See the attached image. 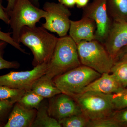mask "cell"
<instances>
[{
  "label": "cell",
  "instance_id": "6da1fadb",
  "mask_svg": "<svg viewBox=\"0 0 127 127\" xmlns=\"http://www.w3.org/2000/svg\"><path fill=\"white\" fill-rule=\"evenodd\" d=\"M58 38L42 26H25L21 31L19 43L28 48L33 56L32 64L35 67L47 63L51 57Z\"/></svg>",
  "mask_w": 127,
  "mask_h": 127
},
{
  "label": "cell",
  "instance_id": "7a4b0ae2",
  "mask_svg": "<svg viewBox=\"0 0 127 127\" xmlns=\"http://www.w3.org/2000/svg\"><path fill=\"white\" fill-rule=\"evenodd\" d=\"M81 65L76 43L69 35L60 37L47 63L45 75L52 79Z\"/></svg>",
  "mask_w": 127,
  "mask_h": 127
},
{
  "label": "cell",
  "instance_id": "3957f363",
  "mask_svg": "<svg viewBox=\"0 0 127 127\" xmlns=\"http://www.w3.org/2000/svg\"><path fill=\"white\" fill-rule=\"evenodd\" d=\"M78 53L81 65L87 66L102 74L110 73L114 64L103 43L96 40L82 41L77 44Z\"/></svg>",
  "mask_w": 127,
  "mask_h": 127
},
{
  "label": "cell",
  "instance_id": "277c9868",
  "mask_svg": "<svg viewBox=\"0 0 127 127\" xmlns=\"http://www.w3.org/2000/svg\"><path fill=\"white\" fill-rule=\"evenodd\" d=\"M12 37L19 43L21 31L25 26L34 27L41 18L45 17L46 12L32 4L29 0H16L13 9L8 14Z\"/></svg>",
  "mask_w": 127,
  "mask_h": 127
},
{
  "label": "cell",
  "instance_id": "5b68a950",
  "mask_svg": "<svg viewBox=\"0 0 127 127\" xmlns=\"http://www.w3.org/2000/svg\"><path fill=\"white\" fill-rule=\"evenodd\" d=\"M101 74L87 66L81 65L52 79L61 92L71 97L81 93L83 90Z\"/></svg>",
  "mask_w": 127,
  "mask_h": 127
},
{
  "label": "cell",
  "instance_id": "8992f818",
  "mask_svg": "<svg viewBox=\"0 0 127 127\" xmlns=\"http://www.w3.org/2000/svg\"><path fill=\"white\" fill-rule=\"evenodd\" d=\"M112 94L87 91L72 96L90 120L111 116L114 111L111 100Z\"/></svg>",
  "mask_w": 127,
  "mask_h": 127
},
{
  "label": "cell",
  "instance_id": "52a82bcc",
  "mask_svg": "<svg viewBox=\"0 0 127 127\" xmlns=\"http://www.w3.org/2000/svg\"><path fill=\"white\" fill-rule=\"evenodd\" d=\"M43 10L46 12L45 22L42 26L46 30L58 35L59 37L67 35L70 29L71 15L68 7L59 3L46 2Z\"/></svg>",
  "mask_w": 127,
  "mask_h": 127
},
{
  "label": "cell",
  "instance_id": "ba28073f",
  "mask_svg": "<svg viewBox=\"0 0 127 127\" xmlns=\"http://www.w3.org/2000/svg\"><path fill=\"white\" fill-rule=\"evenodd\" d=\"M82 17L95 21L96 27L95 40L103 44L113 21L108 13L106 0H92L83 8Z\"/></svg>",
  "mask_w": 127,
  "mask_h": 127
},
{
  "label": "cell",
  "instance_id": "9c48e42d",
  "mask_svg": "<svg viewBox=\"0 0 127 127\" xmlns=\"http://www.w3.org/2000/svg\"><path fill=\"white\" fill-rule=\"evenodd\" d=\"M46 68L47 63H44L31 70L10 71L0 76V85L18 90H31L36 81L45 74Z\"/></svg>",
  "mask_w": 127,
  "mask_h": 127
},
{
  "label": "cell",
  "instance_id": "30bf717a",
  "mask_svg": "<svg viewBox=\"0 0 127 127\" xmlns=\"http://www.w3.org/2000/svg\"><path fill=\"white\" fill-rule=\"evenodd\" d=\"M48 112L58 121L82 113L80 107L72 97L63 93L48 99Z\"/></svg>",
  "mask_w": 127,
  "mask_h": 127
},
{
  "label": "cell",
  "instance_id": "8fae6325",
  "mask_svg": "<svg viewBox=\"0 0 127 127\" xmlns=\"http://www.w3.org/2000/svg\"><path fill=\"white\" fill-rule=\"evenodd\" d=\"M103 45L114 60L120 50L127 45V21H113Z\"/></svg>",
  "mask_w": 127,
  "mask_h": 127
},
{
  "label": "cell",
  "instance_id": "7c38bea8",
  "mask_svg": "<svg viewBox=\"0 0 127 127\" xmlns=\"http://www.w3.org/2000/svg\"><path fill=\"white\" fill-rule=\"evenodd\" d=\"M96 24L91 18L82 17L78 21H70L69 36L77 44L82 41L95 40Z\"/></svg>",
  "mask_w": 127,
  "mask_h": 127
},
{
  "label": "cell",
  "instance_id": "4fadbf2b",
  "mask_svg": "<svg viewBox=\"0 0 127 127\" xmlns=\"http://www.w3.org/2000/svg\"><path fill=\"white\" fill-rule=\"evenodd\" d=\"M37 112V109L27 108L16 102L4 127H32Z\"/></svg>",
  "mask_w": 127,
  "mask_h": 127
},
{
  "label": "cell",
  "instance_id": "5bb4252c",
  "mask_svg": "<svg viewBox=\"0 0 127 127\" xmlns=\"http://www.w3.org/2000/svg\"><path fill=\"white\" fill-rule=\"evenodd\" d=\"M110 73H105L102 74L101 77L86 87L81 93L87 91H93L105 94H113L124 88L115 76Z\"/></svg>",
  "mask_w": 127,
  "mask_h": 127
},
{
  "label": "cell",
  "instance_id": "9a60e30c",
  "mask_svg": "<svg viewBox=\"0 0 127 127\" xmlns=\"http://www.w3.org/2000/svg\"><path fill=\"white\" fill-rule=\"evenodd\" d=\"M31 90L44 98H49L62 93L55 85L52 79L45 75L37 79L32 87Z\"/></svg>",
  "mask_w": 127,
  "mask_h": 127
},
{
  "label": "cell",
  "instance_id": "2e32d148",
  "mask_svg": "<svg viewBox=\"0 0 127 127\" xmlns=\"http://www.w3.org/2000/svg\"><path fill=\"white\" fill-rule=\"evenodd\" d=\"M47 108L48 103L43 100L37 109L32 127H62L58 121L49 115Z\"/></svg>",
  "mask_w": 127,
  "mask_h": 127
},
{
  "label": "cell",
  "instance_id": "e0dca14e",
  "mask_svg": "<svg viewBox=\"0 0 127 127\" xmlns=\"http://www.w3.org/2000/svg\"><path fill=\"white\" fill-rule=\"evenodd\" d=\"M108 11L113 21H127V0H106Z\"/></svg>",
  "mask_w": 127,
  "mask_h": 127
},
{
  "label": "cell",
  "instance_id": "ac0fdd59",
  "mask_svg": "<svg viewBox=\"0 0 127 127\" xmlns=\"http://www.w3.org/2000/svg\"><path fill=\"white\" fill-rule=\"evenodd\" d=\"M44 99L31 89L26 91L17 102L27 108L37 109Z\"/></svg>",
  "mask_w": 127,
  "mask_h": 127
},
{
  "label": "cell",
  "instance_id": "d6986e66",
  "mask_svg": "<svg viewBox=\"0 0 127 127\" xmlns=\"http://www.w3.org/2000/svg\"><path fill=\"white\" fill-rule=\"evenodd\" d=\"M110 73L115 76L123 87H127V60L115 63Z\"/></svg>",
  "mask_w": 127,
  "mask_h": 127
},
{
  "label": "cell",
  "instance_id": "ffe728a7",
  "mask_svg": "<svg viewBox=\"0 0 127 127\" xmlns=\"http://www.w3.org/2000/svg\"><path fill=\"white\" fill-rule=\"evenodd\" d=\"M89 120L82 113L73 115L59 120L63 127H87Z\"/></svg>",
  "mask_w": 127,
  "mask_h": 127
},
{
  "label": "cell",
  "instance_id": "44dd1931",
  "mask_svg": "<svg viewBox=\"0 0 127 127\" xmlns=\"http://www.w3.org/2000/svg\"><path fill=\"white\" fill-rule=\"evenodd\" d=\"M111 100L114 111L127 108V87L112 94Z\"/></svg>",
  "mask_w": 127,
  "mask_h": 127
},
{
  "label": "cell",
  "instance_id": "7402d4cb",
  "mask_svg": "<svg viewBox=\"0 0 127 127\" xmlns=\"http://www.w3.org/2000/svg\"><path fill=\"white\" fill-rule=\"evenodd\" d=\"M26 91L0 85V100L10 99L17 102Z\"/></svg>",
  "mask_w": 127,
  "mask_h": 127
},
{
  "label": "cell",
  "instance_id": "603a6c76",
  "mask_svg": "<svg viewBox=\"0 0 127 127\" xmlns=\"http://www.w3.org/2000/svg\"><path fill=\"white\" fill-rule=\"evenodd\" d=\"M16 102L14 100H0V127H4L11 111Z\"/></svg>",
  "mask_w": 127,
  "mask_h": 127
},
{
  "label": "cell",
  "instance_id": "cb8c5ba5",
  "mask_svg": "<svg viewBox=\"0 0 127 127\" xmlns=\"http://www.w3.org/2000/svg\"><path fill=\"white\" fill-rule=\"evenodd\" d=\"M87 127H119V126L109 116L96 120H89Z\"/></svg>",
  "mask_w": 127,
  "mask_h": 127
},
{
  "label": "cell",
  "instance_id": "d4e9b609",
  "mask_svg": "<svg viewBox=\"0 0 127 127\" xmlns=\"http://www.w3.org/2000/svg\"><path fill=\"white\" fill-rule=\"evenodd\" d=\"M110 116L119 127H127V108L114 111Z\"/></svg>",
  "mask_w": 127,
  "mask_h": 127
},
{
  "label": "cell",
  "instance_id": "484cf974",
  "mask_svg": "<svg viewBox=\"0 0 127 127\" xmlns=\"http://www.w3.org/2000/svg\"><path fill=\"white\" fill-rule=\"evenodd\" d=\"M12 32H5L1 31L0 28V40L3 41L10 44L16 49L24 53H27L25 50L21 47L20 43H17L12 38Z\"/></svg>",
  "mask_w": 127,
  "mask_h": 127
},
{
  "label": "cell",
  "instance_id": "4316f807",
  "mask_svg": "<svg viewBox=\"0 0 127 127\" xmlns=\"http://www.w3.org/2000/svg\"><path fill=\"white\" fill-rule=\"evenodd\" d=\"M5 47L0 48V70L10 68H17L20 64L17 61H9L4 59L3 55Z\"/></svg>",
  "mask_w": 127,
  "mask_h": 127
},
{
  "label": "cell",
  "instance_id": "83f0119b",
  "mask_svg": "<svg viewBox=\"0 0 127 127\" xmlns=\"http://www.w3.org/2000/svg\"><path fill=\"white\" fill-rule=\"evenodd\" d=\"M127 60V45L123 48L114 59V63Z\"/></svg>",
  "mask_w": 127,
  "mask_h": 127
},
{
  "label": "cell",
  "instance_id": "f1b7e54d",
  "mask_svg": "<svg viewBox=\"0 0 127 127\" xmlns=\"http://www.w3.org/2000/svg\"><path fill=\"white\" fill-rule=\"evenodd\" d=\"M2 0H0V20L5 23L9 25L10 22V18L5 8L2 5Z\"/></svg>",
  "mask_w": 127,
  "mask_h": 127
},
{
  "label": "cell",
  "instance_id": "f546056e",
  "mask_svg": "<svg viewBox=\"0 0 127 127\" xmlns=\"http://www.w3.org/2000/svg\"><path fill=\"white\" fill-rule=\"evenodd\" d=\"M58 2L68 8H73L76 5V0H58Z\"/></svg>",
  "mask_w": 127,
  "mask_h": 127
},
{
  "label": "cell",
  "instance_id": "4dcf8cb0",
  "mask_svg": "<svg viewBox=\"0 0 127 127\" xmlns=\"http://www.w3.org/2000/svg\"><path fill=\"white\" fill-rule=\"evenodd\" d=\"M89 0H76V5L78 8H84L88 4Z\"/></svg>",
  "mask_w": 127,
  "mask_h": 127
},
{
  "label": "cell",
  "instance_id": "1f68e13d",
  "mask_svg": "<svg viewBox=\"0 0 127 127\" xmlns=\"http://www.w3.org/2000/svg\"><path fill=\"white\" fill-rule=\"evenodd\" d=\"M16 0H7V4L5 9L8 15L13 9Z\"/></svg>",
  "mask_w": 127,
  "mask_h": 127
},
{
  "label": "cell",
  "instance_id": "d6a6232c",
  "mask_svg": "<svg viewBox=\"0 0 127 127\" xmlns=\"http://www.w3.org/2000/svg\"><path fill=\"white\" fill-rule=\"evenodd\" d=\"M29 1L31 2L32 4H33L34 5L37 7H40V0H29Z\"/></svg>",
  "mask_w": 127,
  "mask_h": 127
},
{
  "label": "cell",
  "instance_id": "836d02e7",
  "mask_svg": "<svg viewBox=\"0 0 127 127\" xmlns=\"http://www.w3.org/2000/svg\"><path fill=\"white\" fill-rule=\"evenodd\" d=\"M7 44V43L3 41L0 40V48L3 47H5Z\"/></svg>",
  "mask_w": 127,
  "mask_h": 127
}]
</instances>
